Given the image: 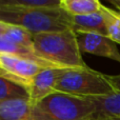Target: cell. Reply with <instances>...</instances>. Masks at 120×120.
Here are the masks:
<instances>
[{
    "label": "cell",
    "instance_id": "obj_7",
    "mask_svg": "<svg viewBox=\"0 0 120 120\" xmlns=\"http://www.w3.org/2000/svg\"><path fill=\"white\" fill-rule=\"evenodd\" d=\"M70 22L72 30L77 34H100L106 36V13L105 6L101 11L89 15L71 16Z\"/></svg>",
    "mask_w": 120,
    "mask_h": 120
},
{
    "label": "cell",
    "instance_id": "obj_1",
    "mask_svg": "<svg viewBox=\"0 0 120 120\" xmlns=\"http://www.w3.org/2000/svg\"><path fill=\"white\" fill-rule=\"evenodd\" d=\"M33 50L38 58L63 70H86L78 35L73 30L33 35Z\"/></svg>",
    "mask_w": 120,
    "mask_h": 120
},
{
    "label": "cell",
    "instance_id": "obj_14",
    "mask_svg": "<svg viewBox=\"0 0 120 120\" xmlns=\"http://www.w3.org/2000/svg\"><path fill=\"white\" fill-rule=\"evenodd\" d=\"M106 36L116 44H120V12L105 6Z\"/></svg>",
    "mask_w": 120,
    "mask_h": 120
},
{
    "label": "cell",
    "instance_id": "obj_16",
    "mask_svg": "<svg viewBox=\"0 0 120 120\" xmlns=\"http://www.w3.org/2000/svg\"><path fill=\"white\" fill-rule=\"evenodd\" d=\"M92 120H120V116H98Z\"/></svg>",
    "mask_w": 120,
    "mask_h": 120
},
{
    "label": "cell",
    "instance_id": "obj_5",
    "mask_svg": "<svg viewBox=\"0 0 120 120\" xmlns=\"http://www.w3.org/2000/svg\"><path fill=\"white\" fill-rule=\"evenodd\" d=\"M78 44L81 53L104 57L120 63V52L117 44L108 36L93 33L80 34L78 35Z\"/></svg>",
    "mask_w": 120,
    "mask_h": 120
},
{
    "label": "cell",
    "instance_id": "obj_15",
    "mask_svg": "<svg viewBox=\"0 0 120 120\" xmlns=\"http://www.w3.org/2000/svg\"><path fill=\"white\" fill-rule=\"evenodd\" d=\"M108 79L110 81L111 85L113 86L115 92H119L120 93V74L119 75H108Z\"/></svg>",
    "mask_w": 120,
    "mask_h": 120
},
{
    "label": "cell",
    "instance_id": "obj_12",
    "mask_svg": "<svg viewBox=\"0 0 120 120\" xmlns=\"http://www.w3.org/2000/svg\"><path fill=\"white\" fill-rule=\"evenodd\" d=\"M3 37L16 44L33 49V34L21 26L10 24V27L4 33Z\"/></svg>",
    "mask_w": 120,
    "mask_h": 120
},
{
    "label": "cell",
    "instance_id": "obj_2",
    "mask_svg": "<svg viewBox=\"0 0 120 120\" xmlns=\"http://www.w3.org/2000/svg\"><path fill=\"white\" fill-rule=\"evenodd\" d=\"M95 106L86 97L54 93L31 108L27 120H92Z\"/></svg>",
    "mask_w": 120,
    "mask_h": 120
},
{
    "label": "cell",
    "instance_id": "obj_9",
    "mask_svg": "<svg viewBox=\"0 0 120 120\" xmlns=\"http://www.w3.org/2000/svg\"><path fill=\"white\" fill-rule=\"evenodd\" d=\"M95 106V115L98 116H120V93L86 97Z\"/></svg>",
    "mask_w": 120,
    "mask_h": 120
},
{
    "label": "cell",
    "instance_id": "obj_3",
    "mask_svg": "<svg viewBox=\"0 0 120 120\" xmlns=\"http://www.w3.org/2000/svg\"><path fill=\"white\" fill-rule=\"evenodd\" d=\"M0 21L18 25L33 35L72 30L70 15L60 8L26 11H0Z\"/></svg>",
    "mask_w": 120,
    "mask_h": 120
},
{
    "label": "cell",
    "instance_id": "obj_13",
    "mask_svg": "<svg viewBox=\"0 0 120 120\" xmlns=\"http://www.w3.org/2000/svg\"><path fill=\"white\" fill-rule=\"evenodd\" d=\"M24 97H29L27 91L24 87L0 76V101Z\"/></svg>",
    "mask_w": 120,
    "mask_h": 120
},
{
    "label": "cell",
    "instance_id": "obj_11",
    "mask_svg": "<svg viewBox=\"0 0 120 120\" xmlns=\"http://www.w3.org/2000/svg\"><path fill=\"white\" fill-rule=\"evenodd\" d=\"M102 6L103 4L98 0H60V8L71 16L97 13Z\"/></svg>",
    "mask_w": 120,
    "mask_h": 120
},
{
    "label": "cell",
    "instance_id": "obj_8",
    "mask_svg": "<svg viewBox=\"0 0 120 120\" xmlns=\"http://www.w3.org/2000/svg\"><path fill=\"white\" fill-rule=\"evenodd\" d=\"M29 97L0 101V120H27L31 112Z\"/></svg>",
    "mask_w": 120,
    "mask_h": 120
},
{
    "label": "cell",
    "instance_id": "obj_10",
    "mask_svg": "<svg viewBox=\"0 0 120 120\" xmlns=\"http://www.w3.org/2000/svg\"><path fill=\"white\" fill-rule=\"evenodd\" d=\"M60 8V0H0V11H26Z\"/></svg>",
    "mask_w": 120,
    "mask_h": 120
},
{
    "label": "cell",
    "instance_id": "obj_6",
    "mask_svg": "<svg viewBox=\"0 0 120 120\" xmlns=\"http://www.w3.org/2000/svg\"><path fill=\"white\" fill-rule=\"evenodd\" d=\"M65 71L63 68H45L33 79L27 92L32 106L55 93L57 81Z\"/></svg>",
    "mask_w": 120,
    "mask_h": 120
},
{
    "label": "cell",
    "instance_id": "obj_17",
    "mask_svg": "<svg viewBox=\"0 0 120 120\" xmlns=\"http://www.w3.org/2000/svg\"><path fill=\"white\" fill-rule=\"evenodd\" d=\"M8 27H10V24H8V23H5V22L0 21V36H3L4 33L8 31Z\"/></svg>",
    "mask_w": 120,
    "mask_h": 120
},
{
    "label": "cell",
    "instance_id": "obj_4",
    "mask_svg": "<svg viewBox=\"0 0 120 120\" xmlns=\"http://www.w3.org/2000/svg\"><path fill=\"white\" fill-rule=\"evenodd\" d=\"M55 93H64L78 97H92L115 93L108 75L95 71L66 70L57 81Z\"/></svg>",
    "mask_w": 120,
    "mask_h": 120
},
{
    "label": "cell",
    "instance_id": "obj_18",
    "mask_svg": "<svg viewBox=\"0 0 120 120\" xmlns=\"http://www.w3.org/2000/svg\"><path fill=\"white\" fill-rule=\"evenodd\" d=\"M110 3L113 4L117 8V11L120 12V0H110Z\"/></svg>",
    "mask_w": 120,
    "mask_h": 120
}]
</instances>
